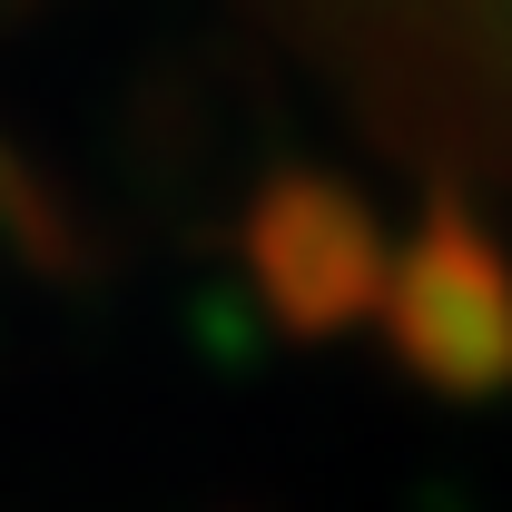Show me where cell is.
I'll return each instance as SVG.
<instances>
[{
    "label": "cell",
    "mask_w": 512,
    "mask_h": 512,
    "mask_svg": "<svg viewBox=\"0 0 512 512\" xmlns=\"http://www.w3.org/2000/svg\"><path fill=\"white\" fill-rule=\"evenodd\" d=\"M345 109L473 178H512V0H247Z\"/></svg>",
    "instance_id": "1"
}]
</instances>
